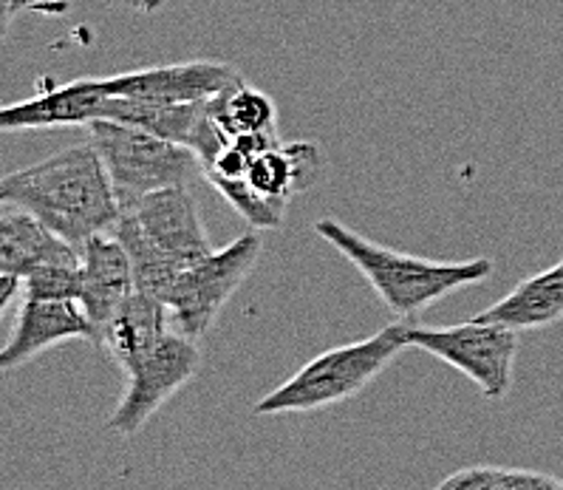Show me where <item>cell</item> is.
<instances>
[{"label":"cell","instance_id":"cell-10","mask_svg":"<svg viewBox=\"0 0 563 490\" xmlns=\"http://www.w3.org/2000/svg\"><path fill=\"white\" fill-rule=\"evenodd\" d=\"M66 340H91L97 346V326L80 301L23 298L12 335L0 351V369H21L41 351Z\"/></svg>","mask_w":563,"mask_h":490},{"label":"cell","instance_id":"cell-23","mask_svg":"<svg viewBox=\"0 0 563 490\" xmlns=\"http://www.w3.org/2000/svg\"><path fill=\"white\" fill-rule=\"evenodd\" d=\"M128 3L142 14H156L162 7H165L167 0H128Z\"/></svg>","mask_w":563,"mask_h":490},{"label":"cell","instance_id":"cell-9","mask_svg":"<svg viewBox=\"0 0 563 490\" xmlns=\"http://www.w3.org/2000/svg\"><path fill=\"white\" fill-rule=\"evenodd\" d=\"M125 210L145 230L147 239L176 261L179 270H187L212 252L207 230L201 225L199 207H196V199L190 196L187 185L147 193Z\"/></svg>","mask_w":563,"mask_h":490},{"label":"cell","instance_id":"cell-12","mask_svg":"<svg viewBox=\"0 0 563 490\" xmlns=\"http://www.w3.org/2000/svg\"><path fill=\"white\" fill-rule=\"evenodd\" d=\"M82 255V298L88 318L97 326V346L108 320L117 315L122 304L136 290L133 264L128 259L122 241L108 232H97L80 247Z\"/></svg>","mask_w":563,"mask_h":490},{"label":"cell","instance_id":"cell-5","mask_svg":"<svg viewBox=\"0 0 563 490\" xmlns=\"http://www.w3.org/2000/svg\"><path fill=\"white\" fill-rule=\"evenodd\" d=\"M408 346L453 366L484 400H504L512 385L518 331L493 320L473 318L456 326H408Z\"/></svg>","mask_w":563,"mask_h":490},{"label":"cell","instance_id":"cell-14","mask_svg":"<svg viewBox=\"0 0 563 490\" xmlns=\"http://www.w3.org/2000/svg\"><path fill=\"white\" fill-rule=\"evenodd\" d=\"M167 315H170V306L165 301L151 292L133 290L102 329L100 349L108 351V358L128 374L153 346L165 338Z\"/></svg>","mask_w":563,"mask_h":490},{"label":"cell","instance_id":"cell-11","mask_svg":"<svg viewBox=\"0 0 563 490\" xmlns=\"http://www.w3.org/2000/svg\"><path fill=\"white\" fill-rule=\"evenodd\" d=\"M108 91L102 77L74 80L66 86H52L21 102H9L0 111V128L14 131H48V128L91 126L106 117Z\"/></svg>","mask_w":563,"mask_h":490},{"label":"cell","instance_id":"cell-16","mask_svg":"<svg viewBox=\"0 0 563 490\" xmlns=\"http://www.w3.org/2000/svg\"><path fill=\"white\" fill-rule=\"evenodd\" d=\"M210 100L205 102H147L133 100V97H113L108 94L106 117L102 120H117L125 126L145 128L162 140L179 142V145L192 148L201 131Z\"/></svg>","mask_w":563,"mask_h":490},{"label":"cell","instance_id":"cell-13","mask_svg":"<svg viewBox=\"0 0 563 490\" xmlns=\"http://www.w3.org/2000/svg\"><path fill=\"white\" fill-rule=\"evenodd\" d=\"M0 205V272L23 279L37 266L82 261L80 250L43 225L37 216L9 202Z\"/></svg>","mask_w":563,"mask_h":490},{"label":"cell","instance_id":"cell-7","mask_svg":"<svg viewBox=\"0 0 563 490\" xmlns=\"http://www.w3.org/2000/svg\"><path fill=\"white\" fill-rule=\"evenodd\" d=\"M201 369V351L196 338L185 331H167L159 344L147 351L140 363L128 371V389L113 409L108 428L120 437H133L145 428L147 420L185 389Z\"/></svg>","mask_w":563,"mask_h":490},{"label":"cell","instance_id":"cell-19","mask_svg":"<svg viewBox=\"0 0 563 490\" xmlns=\"http://www.w3.org/2000/svg\"><path fill=\"white\" fill-rule=\"evenodd\" d=\"M442 490H563V479L527 468L471 465L439 482Z\"/></svg>","mask_w":563,"mask_h":490},{"label":"cell","instance_id":"cell-8","mask_svg":"<svg viewBox=\"0 0 563 490\" xmlns=\"http://www.w3.org/2000/svg\"><path fill=\"white\" fill-rule=\"evenodd\" d=\"M244 83L241 72L221 61H185L170 66L136 68L102 77V88L113 97L147 102H205Z\"/></svg>","mask_w":563,"mask_h":490},{"label":"cell","instance_id":"cell-20","mask_svg":"<svg viewBox=\"0 0 563 490\" xmlns=\"http://www.w3.org/2000/svg\"><path fill=\"white\" fill-rule=\"evenodd\" d=\"M210 185L250 221L252 230H275V227L284 225V213L289 202L266 199V196L252 190L246 179H212Z\"/></svg>","mask_w":563,"mask_h":490},{"label":"cell","instance_id":"cell-2","mask_svg":"<svg viewBox=\"0 0 563 490\" xmlns=\"http://www.w3.org/2000/svg\"><path fill=\"white\" fill-rule=\"evenodd\" d=\"M314 232L357 266L360 275L377 292V298L383 301L385 309L397 315L399 320H413L419 312L448 298L451 292L482 284L493 275L490 259H417V255H405V252L365 239L360 232L340 225L332 216L320 219L314 225Z\"/></svg>","mask_w":563,"mask_h":490},{"label":"cell","instance_id":"cell-3","mask_svg":"<svg viewBox=\"0 0 563 490\" xmlns=\"http://www.w3.org/2000/svg\"><path fill=\"white\" fill-rule=\"evenodd\" d=\"M408 326H411L408 320H397L372 338L323 351L303 369L295 371L286 383L269 391L264 400H258L252 414L255 417L306 414L352 400L399 358V351L408 349Z\"/></svg>","mask_w":563,"mask_h":490},{"label":"cell","instance_id":"cell-4","mask_svg":"<svg viewBox=\"0 0 563 490\" xmlns=\"http://www.w3.org/2000/svg\"><path fill=\"white\" fill-rule=\"evenodd\" d=\"M86 128L88 142L100 153L122 210L136 205L147 193L190 185L199 173H205L192 148L162 140L145 128L117 120H93Z\"/></svg>","mask_w":563,"mask_h":490},{"label":"cell","instance_id":"cell-15","mask_svg":"<svg viewBox=\"0 0 563 490\" xmlns=\"http://www.w3.org/2000/svg\"><path fill=\"white\" fill-rule=\"evenodd\" d=\"M482 320L510 326L516 331L547 329L563 320V259L550 270L521 281L510 295L478 315Z\"/></svg>","mask_w":563,"mask_h":490},{"label":"cell","instance_id":"cell-17","mask_svg":"<svg viewBox=\"0 0 563 490\" xmlns=\"http://www.w3.org/2000/svg\"><path fill=\"white\" fill-rule=\"evenodd\" d=\"M111 232L117 239L122 241L125 247L128 259L133 264V279H136V290L151 292L156 298L165 301L170 286L176 284V279L181 275V270L176 266V261L167 255L165 250L153 244L151 239L145 236L136 219H133L131 213L122 210V216L117 219V225L111 227Z\"/></svg>","mask_w":563,"mask_h":490},{"label":"cell","instance_id":"cell-6","mask_svg":"<svg viewBox=\"0 0 563 490\" xmlns=\"http://www.w3.org/2000/svg\"><path fill=\"white\" fill-rule=\"evenodd\" d=\"M264 250L258 232H241L224 250H212L201 261L181 270L176 284L167 292L165 304L170 306L173 320L190 338H201L221 315L230 298L241 290L250 272L255 270Z\"/></svg>","mask_w":563,"mask_h":490},{"label":"cell","instance_id":"cell-18","mask_svg":"<svg viewBox=\"0 0 563 490\" xmlns=\"http://www.w3.org/2000/svg\"><path fill=\"white\" fill-rule=\"evenodd\" d=\"M210 111L230 140L239 133H275V122H278L272 97L246 83H239L210 100Z\"/></svg>","mask_w":563,"mask_h":490},{"label":"cell","instance_id":"cell-1","mask_svg":"<svg viewBox=\"0 0 563 490\" xmlns=\"http://www.w3.org/2000/svg\"><path fill=\"white\" fill-rule=\"evenodd\" d=\"M0 202L37 216L77 250L97 232L111 230L122 216L120 199L91 142L3 176Z\"/></svg>","mask_w":563,"mask_h":490},{"label":"cell","instance_id":"cell-22","mask_svg":"<svg viewBox=\"0 0 563 490\" xmlns=\"http://www.w3.org/2000/svg\"><path fill=\"white\" fill-rule=\"evenodd\" d=\"M32 7H41V0H9L7 7H3V32H9L14 14L21 12V9H32Z\"/></svg>","mask_w":563,"mask_h":490},{"label":"cell","instance_id":"cell-21","mask_svg":"<svg viewBox=\"0 0 563 490\" xmlns=\"http://www.w3.org/2000/svg\"><path fill=\"white\" fill-rule=\"evenodd\" d=\"M23 298L80 301L82 298V261L46 264L23 275Z\"/></svg>","mask_w":563,"mask_h":490}]
</instances>
